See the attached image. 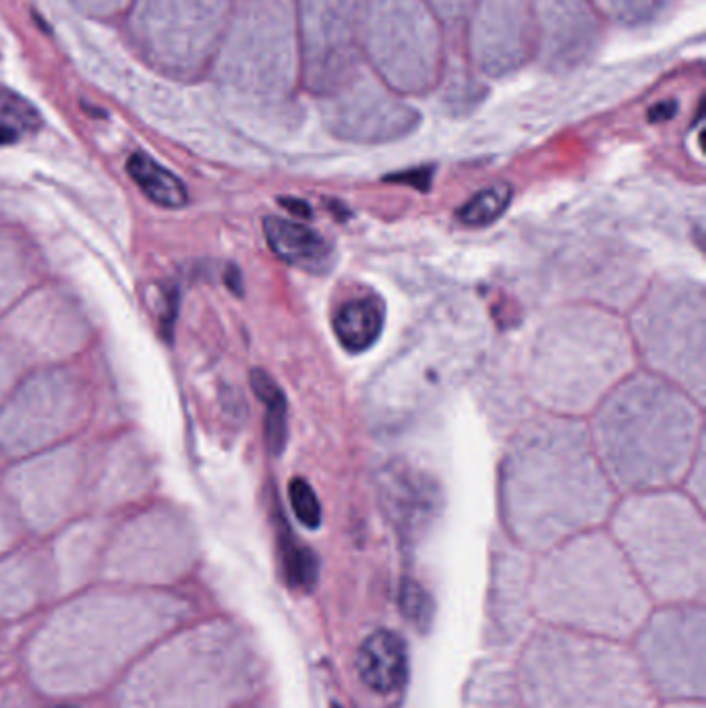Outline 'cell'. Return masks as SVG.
<instances>
[{
  "instance_id": "obj_1",
  "label": "cell",
  "mask_w": 706,
  "mask_h": 708,
  "mask_svg": "<svg viewBox=\"0 0 706 708\" xmlns=\"http://www.w3.org/2000/svg\"><path fill=\"white\" fill-rule=\"evenodd\" d=\"M525 708H657L626 642L532 628L514 667Z\"/></svg>"
},
{
  "instance_id": "obj_2",
  "label": "cell",
  "mask_w": 706,
  "mask_h": 708,
  "mask_svg": "<svg viewBox=\"0 0 706 708\" xmlns=\"http://www.w3.org/2000/svg\"><path fill=\"white\" fill-rule=\"evenodd\" d=\"M529 600L543 625L616 642L632 641L651 614L641 580L598 541L576 543L543 561Z\"/></svg>"
},
{
  "instance_id": "obj_3",
  "label": "cell",
  "mask_w": 706,
  "mask_h": 708,
  "mask_svg": "<svg viewBox=\"0 0 706 708\" xmlns=\"http://www.w3.org/2000/svg\"><path fill=\"white\" fill-rule=\"evenodd\" d=\"M636 661L657 700H705L706 614L703 603L663 605L634 634Z\"/></svg>"
},
{
  "instance_id": "obj_4",
  "label": "cell",
  "mask_w": 706,
  "mask_h": 708,
  "mask_svg": "<svg viewBox=\"0 0 706 708\" xmlns=\"http://www.w3.org/2000/svg\"><path fill=\"white\" fill-rule=\"evenodd\" d=\"M619 532L648 597L661 605L703 603V536L688 520L630 518Z\"/></svg>"
},
{
  "instance_id": "obj_5",
  "label": "cell",
  "mask_w": 706,
  "mask_h": 708,
  "mask_svg": "<svg viewBox=\"0 0 706 708\" xmlns=\"http://www.w3.org/2000/svg\"><path fill=\"white\" fill-rule=\"evenodd\" d=\"M379 502L398 534L417 541L442 511V488L438 481L406 463H390L377 477Z\"/></svg>"
},
{
  "instance_id": "obj_6",
  "label": "cell",
  "mask_w": 706,
  "mask_h": 708,
  "mask_svg": "<svg viewBox=\"0 0 706 708\" xmlns=\"http://www.w3.org/2000/svg\"><path fill=\"white\" fill-rule=\"evenodd\" d=\"M264 232L269 249L288 266L310 274H330L338 262L333 243L303 222L267 216Z\"/></svg>"
},
{
  "instance_id": "obj_7",
  "label": "cell",
  "mask_w": 706,
  "mask_h": 708,
  "mask_svg": "<svg viewBox=\"0 0 706 708\" xmlns=\"http://www.w3.org/2000/svg\"><path fill=\"white\" fill-rule=\"evenodd\" d=\"M358 678L371 692L396 694L408 678V648L394 630H376L361 642L356 653Z\"/></svg>"
},
{
  "instance_id": "obj_8",
  "label": "cell",
  "mask_w": 706,
  "mask_h": 708,
  "mask_svg": "<svg viewBox=\"0 0 706 708\" xmlns=\"http://www.w3.org/2000/svg\"><path fill=\"white\" fill-rule=\"evenodd\" d=\"M333 333L340 346L361 354L376 346L386 326V303L377 294L354 296L342 303L333 315Z\"/></svg>"
},
{
  "instance_id": "obj_9",
  "label": "cell",
  "mask_w": 706,
  "mask_h": 708,
  "mask_svg": "<svg viewBox=\"0 0 706 708\" xmlns=\"http://www.w3.org/2000/svg\"><path fill=\"white\" fill-rule=\"evenodd\" d=\"M463 708H525L514 665L502 659L477 665L464 687Z\"/></svg>"
},
{
  "instance_id": "obj_10",
  "label": "cell",
  "mask_w": 706,
  "mask_h": 708,
  "mask_svg": "<svg viewBox=\"0 0 706 708\" xmlns=\"http://www.w3.org/2000/svg\"><path fill=\"white\" fill-rule=\"evenodd\" d=\"M127 173L133 182L146 193V198L160 207L178 210L189 201L187 185L146 152H135L129 157Z\"/></svg>"
},
{
  "instance_id": "obj_11",
  "label": "cell",
  "mask_w": 706,
  "mask_h": 708,
  "mask_svg": "<svg viewBox=\"0 0 706 708\" xmlns=\"http://www.w3.org/2000/svg\"><path fill=\"white\" fill-rule=\"evenodd\" d=\"M251 388L265 404V445L272 456H282L288 443V402L282 388L264 369H253Z\"/></svg>"
},
{
  "instance_id": "obj_12",
  "label": "cell",
  "mask_w": 706,
  "mask_h": 708,
  "mask_svg": "<svg viewBox=\"0 0 706 708\" xmlns=\"http://www.w3.org/2000/svg\"><path fill=\"white\" fill-rule=\"evenodd\" d=\"M278 541H280L285 574H287L290 586L311 591L315 586V582H317V576H319V559L315 557L310 547L301 545L294 539V534L288 529L285 518H280Z\"/></svg>"
},
{
  "instance_id": "obj_13",
  "label": "cell",
  "mask_w": 706,
  "mask_h": 708,
  "mask_svg": "<svg viewBox=\"0 0 706 708\" xmlns=\"http://www.w3.org/2000/svg\"><path fill=\"white\" fill-rule=\"evenodd\" d=\"M512 201L509 185H493L472 195L458 210V220L470 228H483L504 216Z\"/></svg>"
},
{
  "instance_id": "obj_14",
  "label": "cell",
  "mask_w": 706,
  "mask_h": 708,
  "mask_svg": "<svg viewBox=\"0 0 706 708\" xmlns=\"http://www.w3.org/2000/svg\"><path fill=\"white\" fill-rule=\"evenodd\" d=\"M400 609L404 620L411 621L419 632H427L436 620V600L417 580L406 578L400 589Z\"/></svg>"
},
{
  "instance_id": "obj_15",
  "label": "cell",
  "mask_w": 706,
  "mask_h": 708,
  "mask_svg": "<svg viewBox=\"0 0 706 708\" xmlns=\"http://www.w3.org/2000/svg\"><path fill=\"white\" fill-rule=\"evenodd\" d=\"M288 497H290V506L297 516V520L307 527L311 531L319 529L324 522V509L319 504L317 493L313 491L310 483L301 477L292 479L288 485Z\"/></svg>"
},
{
  "instance_id": "obj_16",
  "label": "cell",
  "mask_w": 706,
  "mask_h": 708,
  "mask_svg": "<svg viewBox=\"0 0 706 708\" xmlns=\"http://www.w3.org/2000/svg\"><path fill=\"white\" fill-rule=\"evenodd\" d=\"M0 116L25 131H36L42 125L38 109L22 93L9 88H0Z\"/></svg>"
},
{
  "instance_id": "obj_17",
  "label": "cell",
  "mask_w": 706,
  "mask_h": 708,
  "mask_svg": "<svg viewBox=\"0 0 706 708\" xmlns=\"http://www.w3.org/2000/svg\"><path fill=\"white\" fill-rule=\"evenodd\" d=\"M178 303H180V294H178L175 285L162 288V299H160V326H162V336L164 340H173L175 333V324L178 317Z\"/></svg>"
},
{
  "instance_id": "obj_18",
  "label": "cell",
  "mask_w": 706,
  "mask_h": 708,
  "mask_svg": "<svg viewBox=\"0 0 706 708\" xmlns=\"http://www.w3.org/2000/svg\"><path fill=\"white\" fill-rule=\"evenodd\" d=\"M431 178H433V166H419V168H413V170H404V173H398V175H390V177H386V180L411 185V187H415L419 191H429Z\"/></svg>"
},
{
  "instance_id": "obj_19",
  "label": "cell",
  "mask_w": 706,
  "mask_h": 708,
  "mask_svg": "<svg viewBox=\"0 0 706 708\" xmlns=\"http://www.w3.org/2000/svg\"><path fill=\"white\" fill-rule=\"evenodd\" d=\"M676 112H678V102L676 100H663L648 111V121L651 123H665V121H671L676 116Z\"/></svg>"
},
{
  "instance_id": "obj_20",
  "label": "cell",
  "mask_w": 706,
  "mask_h": 708,
  "mask_svg": "<svg viewBox=\"0 0 706 708\" xmlns=\"http://www.w3.org/2000/svg\"><path fill=\"white\" fill-rule=\"evenodd\" d=\"M280 203H282V207L288 210L292 216H297L301 220H310L311 214H313L307 201L297 200V198H280Z\"/></svg>"
},
{
  "instance_id": "obj_21",
  "label": "cell",
  "mask_w": 706,
  "mask_h": 708,
  "mask_svg": "<svg viewBox=\"0 0 706 708\" xmlns=\"http://www.w3.org/2000/svg\"><path fill=\"white\" fill-rule=\"evenodd\" d=\"M224 282H226V287H228V290L230 292H235V294H243V274H241V269L237 266H226V271H224Z\"/></svg>"
},
{
  "instance_id": "obj_22",
  "label": "cell",
  "mask_w": 706,
  "mask_h": 708,
  "mask_svg": "<svg viewBox=\"0 0 706 708\" xmlns=\"http://www.w3.org/2000/svg\"><path fill=\"white\" fill-rule=\"evenodd\" d=\"M17 139H20V134H17V129L13 125L0 123V146H11Z\"/></svg>"
},
{
  "instance_id": "obj_23",
  "label": "cell",
  "mask_w": 706,
  "mask_h": 708,
  "mask_svg": "<svg viewBox=\"0 0 706 708\" xmlns=\"http://www.w3.org/2000/svg\"><path fill=\"white\" fill-rule=\"evenodd\" d=\"M657 708H705V700H671V703H663L661 707Z\"/></svg>"
},
{
  "instance_id": "obj_24",
  "label": "cell",
  "mask_w": 706,
  "mask_h": 708,
  "mask_svg": "<svg viewBox=\"0 0 706 708\" xmlns=\"http://www.w3.org/2000/svg\"><path fill=\"white\" fill-rule=\"evenodd\" d=\"M54 708H79V707H75V705H61V707H54Z\"/></svg>"
}]
</instances>
